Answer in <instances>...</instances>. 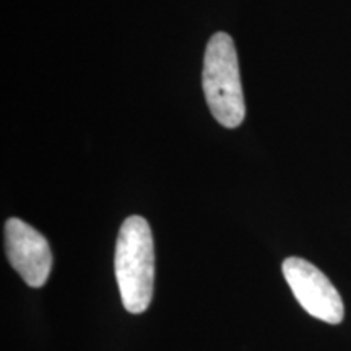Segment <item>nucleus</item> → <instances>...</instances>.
<instances>
[{
    "label": "nucleus",
    "mask_w": 351,
    "mask_h": 351,
    "mask_svg": "<svg viewBox=\"0 0 351 351\" xmlns=\"http://www.w3.org/2000/svg\"><path fill=\"white\" fill-rule=\"evenodd\" d=\"M202 85L213 117L228 129L243 124L245 103L241 85L238 52L230 34L215 33L204 57Z\"/></svg>",
    "instance_id": "obj_2"
},
{
    "label": "nucleus",
    "mask_w": 351,
    "mask_h": 351,
    "mask_svg": "<svg viewBox=\"0 0 351 351\" xmlns=\"http://www.w3.org/2000/svg\"><path fill=\"white\" fill-rule=\"evenodd\" d=\"M122 304L130 314H142L150 306L155 282V247L148 221L129 217L122 223L114 256Z\"/></svg>",
    "instance_id": "obj_1"
},
{
    "label": "nucleus",
    "mask_w": 351,
    "mask_h": 351,
    "mask_svg": "<svg viewBox=\"0 0 351 351\" xmlns=\"http://www.w3.org/2000/svg\"><path fill=\"white\" fill-rule=\"evenodd\" d=\"M282 270L293 295L307 314L327 324L343 320L345 306L340 293L317 267L304 258L288 257Z\"/></svg>",
    "instance_id": "obj_3"
},
{
    "label": "nucleus",
    "mask_w": 351,
    "mask_h": 351,
    "mask_svg": "<svg viewBox=\"0 0 351 351\" xmlns=\"http://www.w3.org/2000/svg\"><path fill=\"white\" fill-rule=\"evenodd\" d=\"M5 251L10 265L19 271L28 287L41 288L47 282L52 269L49 243L23 219H7Z\"/></svg>",
    "instance_id": "obj_4"
}]
</instances>
